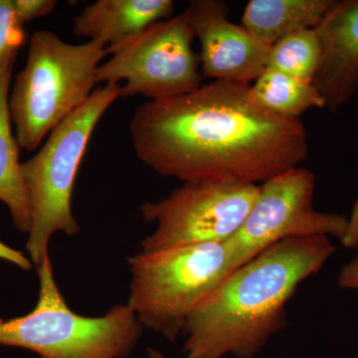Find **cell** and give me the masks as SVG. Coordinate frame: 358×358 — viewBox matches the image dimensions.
I'll return each mask as SVG.
<instances>
[{
	"mask_svg": "<svg viewBox=\"0 0 358 358\" xmlns=\"http://www.w3.org/2000/svg\"><path fill=\"white\" fill-rule=\"evenodd\" d=\"M11 2L16 17L23 25L48 15L58 4L54 0H11Z\"/></svg>",
	"mask_w": 358,
	"mask_h": 358,
	"instance_id": "ac0fdd59",
	"label": "cell"
},
{
	"mask_svg": "<svg viewBox=\"0 0 358 358\" xmlns=\"http://www.w3.org/2000/svg\"><path fill=\"white\" fill-rule=\"evenodd\" d=\"M121 96L120 85L96 88L86 103L49 134L39 152L21 164L31 214L26 249L36 267L49 255V242L55 233L79 234L72 210L75 180L96 124Z\"/></svg>",
	"mask_w": 358,
	"mask_h": 358,
	"instance_id": "277c9868",
	"label": "cell"
},
{
	"mask_svg": "<svg viewBox=\"0 0 358 358\" xmlns=\"http://www.w3.org/2000/svg\"><path fill=\"white\" fill-rule=\"evenodd\" d=\"M315 176L294 167L260 185V193L236 234L225 244L231 270L235 271L268 247L296 237L341 239L348 218L313 206Z\"/></svg>",
	"mask_w": 358,
	"mask_h": 358,
	"instance_id": "9c48e42d",
	"label": "cell"
},
{
	"mask_svg": "<svg viewBox=\"0 0 358 358\" xmlns=\"http://www.w3.org/2000/svg\"><path fill=\"white\" fill-rule=\"evenodd\" d=\"M194 38L185 10L155 23L108 50L112 56L99 66L96 83L124 82L121 98L162 101L190 93L202 82Z\"/></svg>",
	"mask_w": 358,
	"mask_h": 358,
	"instance_id": "52a82bcc",
	"label": "cell"
},
{
	"mask_svg": "<svg viewBox=\"0 0 358 358\" xmlns=\"http://www.w3.org/2000/svg\"><path fill=\"white\" fill-rule=\"evenodd\" d=\"M36 268V306L22 317L0 320V345L32 350L40 358H124L133 352L143 327L128 305L101 317L79 315L61 294L50 257Z\"/></svg>",
	"mask_w": 358,
	"mask_h": 358,
	"instance_id": "5b68a950",
	"label": "cell"
},
{
	"mask_svg": "<svg viewBox=\"0 0 358 358\" xmlns=\"http://www.w3.org/2000/svg\"><path fill=\"white\" fill-rule=\"evenodd\" d=\"M11 75L0 78V201L8 207L13 226L28 234L31 227L29 199L21 173L20 143L9 112Z\"/></svg>",
	"mask_w": 358,
	"mask_h": 358,
	"instance_id": "5bb4252c",
	"label": "cell"
},
{
	"mask_svg": "<svg viewBox=\"0 0 358 358\" xmlns=\"http://www.w3.org/2000/svg\"><path fill=\"white\" fill-rule=\"evenodd\" d=\"M260 185L185 182L169 196L141 205V217L155 229L141 251L199 244H225L244 223Z\"/></svg>",
	"mask_w": 358,
	"mask_h": 358,
	"instance_id": "ba28073f",
	"label": "cell"
},
{
	"mask_svg": "<svg viewBox=\"0 0 358 358\" xmlns=\"http://www.w3.org/2000/svg\"><path fill=\"white\" fill-rule=\"evenodd\" d=\"M322 48L315 29L287 35L270 47L267 69L313 83L319 70Z\"/></svg>",
	"mask_w": 358,
	"mask_h": 358,
	"instance_id": "2e32d148",
	"label": "cell"
},
{
	"mask_svg": "<svg viewBox=\"0 0 358 358\" xmlns=\"http://www.w3.org/2000/svg\"><path fill=\"white\" fill-rule=\"evenodd\" d=\"M24 25L14 13L11 0H0V78L13 75L18 51L24 44Z\"/></svg>",
	"mask_w": 358,
	"mask_h": 358,
	"instance_id": "e0dca14e",
	"label": "cell"
},
{
	"mask_svg": "<svg viewBox=\"0 0 358 358\" xmlns=\"http://www.w3.org/2000/svg\"><path fill=\"white\" fill-rule=\"evenodd\" d=\"M107 55V46L99 42L71 44L48 30L32 35L27 62L9 96L21 150L34 152L61 122L86 103L98 84L96 70Z\"/></svg>",
	"mask_w": 358,
	"mask_h": 358,
	"instance_id": "3957f363",
	"label": "cell"
},
{
	"mask_svg": "<svg viewBox=\"0 0 358 358\" xmlns=\"http://www.w3.org/2000/svg\"><path fill=\"white\" fill-rule=\"evenodd\" d=\"M148 358H167L162 355L159 350H155V348H148ZM188 358V357H185Z\"/></svg>",
	"mask_w": 358,
	"mask_h": 358,
	"instance_id": "7402d4cb",
	"label": "cell"
},
{
	"mask_svg": "<svg viewBox=\"0 0 358 358\" xmlns=\"http://www.w3.org/2000/svg\"><path fill=\"white\" fill-rule=\"evenodd\" d=\"M136 157L159 176L185 182L262 185L308 155L301 120L268 112L250 85L213 81L134 110Z\"/></svg>",
	"mask_w": 358,
	"mask_h": 358,
	"instance_id": "6da1fadb",
	"label": "cell"
},
{
	"mask_svg": "<svg viewBox=\"0 0 358 358\" xmlns=\"http://www.w3.org/2000/svg\"><path fill=\"white\" fill-rule=\"evenodd\" d=\"M327 236L289 238L230 273L186 322L188 358H256L287 324L296 289L336 253Z\"/></svg>",
	"mask_w": 358,
	"mask_h": 358,
	"instance_id": "7a4b0ae2",
	"label": "cell"
},
{
	"mask_svg": "<svg viewBox=\"0 0 358 358\" xmlns=\"http://www.w3.org/2000/svg\"><path fill=\"white\" fill-rule=\"evenodd\" d=\"M250 91L259 105L268 112L287 117L301 120L308 110L326 108V103L313 83L301 81L272 69H266Z\"/></svg>",
	"mask_w": 358,
	"mask_h": 358,
	"instance_id": "9a60e30c",
	"label": "cell"
},
{
	"mask_svg": "<svg viewBox=\"0 0 358 358\" xmlns=\"http://www.w3.org/2000/svg\"><path fill=\"white\" fill-rule=\"evenodd\" d=\"M341 244L346 249H358V199L353 204L350 217L343 237L339 239Z\"/></svg>",
	"mask_w": 358,
	"mask_h": 358,
	"instance_id": "ffe728a7",
	"label": "cell"
},
{
	"mask_svg": "<svg viewBox=\"0 0 358 358\" xmlns=\"http://www.w3.org/2000/svg\"><path fill=\"white\" fill-rule=\"evenodd\" d=\"M334 0H251L242 16L244 26L271 47L291 33L315 29Z\"/></svg>",
	"mask_w": 358,
	"mask_h": 358,
	"instance_id": "4fadbf2b",
	"label": "cell"
},
{
	"mask_svg": "<svg viewBox=\"0 0 358 358\" xmlns=\"http://www.w3.org/2000/svg\"><path fill=\"white\" fill-rule=\"evenodd\" d=\"M185 13L199 40L200 67L205 77L250 85L267 69L270 47L244 26L231 22L225 2L195 0Z\"/></svg>",
	"mask_w": 358,
	"mask_h": 358,
	"instance_id": "30bf717a",
	"label": "cell"
},
{
	"mask_svg": "<svg viewBox=\"0 0 358 358\" xmlns=\"http://www.w3.org/2000/svg\"><path fill=\"white\" fill-rule=\"evenodd\" d=\"M315 30L322 56L313 85L338 112L358 91V0H334Z\"/></svg>",
	"mask_w": 358,
	"mask_h": 358,
	"instance_id": "8fae6325",
	"label": "cell"
},
{
	"mask_svg": "<svg viewBox=\"0 0 358 358\" xmlns=\"http://www.w3.org/2000/svg\"><path fill=\"white\" fill-rule=\"evenodd\" d=\"M0 259L13 263L24 271L31 270L33 267L31 261L27 257L17 250L10 248L1 241H0Z\"/></svg>",
	"mask_w": 358,
	"mask_h": 358,
	"instance_id": "44dd1931",
	"label": "cell"
},
{
	"mask_svg": "<svg viewBox=\"0 0 358 358\" xmlns=\"http://www.w3.org/2000/svg\"><path fill=\"white\" fill-rule=\"evenodd\" d=\"M171 0H98L75 18L73 33L109 49L173 15Z\"/></svg>",
	"mask_w": 358,
	"mask_h": 358,
	"instance_id": "7c38bea8",
	"label": "cell"
},
{
	"mask_svg": "<svg viewBox=\"0 0 358 358\" xmlns=\"http://www.w3.org/2000/svg\"><path fill=\"white\" fill-rule=\"evenodd\" d=\"M338 286L343 289L358 292V256L341 267L338 275Z\"/></svg>",
	"mask_w": 358,
	"mask_h": 358,
	"instance_id": "d6986e66",
	"label": "cell"
},
{
	"mask_svg": "<svg viewBox=\"0 0 358 358\" xmlns=\"http://www.w3.org/2000/svg\"><path fill=\"white\" fill-rule=\"evenodd\" d=\"M129 301L141 327L174 341L188 317L227 277L224 244H199L140 251L128 260Z\"/></svg>",
	"mask_w": 358,
	"mask_h": 358,
	"instance_id": "8992f818",
	"label": "cell"
}]
</instances>
